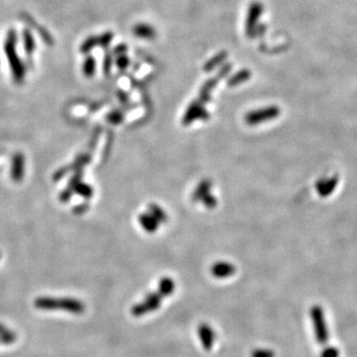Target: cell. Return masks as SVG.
Returning a JSON list of instances; mask_svg holds the SVG:
<instances>
[{"label": "cell", "mask_w": 357, "mask_h": 357, "mask_svg": "<svg viewBox=\"0 0 357 357\" xmlns=\"http://www.w3.org/2000/svg\"><path fill=\"white\" fill-rule=\"evenodd\" d=\"M7 328L3 325V324H1V323H0V334H2V333H4V331L6 330Z\"/></svg>", "instance_id": "74e56055"}, {"label": "cell", "mask_w": 357, "mask_h": 357, "mask_svg": "<svg viewBox=\"0 0 357 357\" xmlns=\"http://www.w3.org/2000/svg\"><path fill=\"white\" fill-rule=\"evenodd\" d=\"M227 52L226 51H221V52L217 53L215 56H214L213 58H211L206 64L203 66V71L206 72H210L213 71L214 69H216L217 67H219L220 65H223L224 62L227 59Z\"/></svg>", "instance_id": "2e32d148"}, {"label": "cell", "mask_w": 357, "mask_h": 357, "mask_svg": "<svg viewBox=\"0 0 357 357\" xmlns=\"http://www.w3.org/2000/svg\"><path fill=\"white\" fill-rule=\"evenodd\" d=\"M112 62H113V59H112V54H107L104 60V64H103V69H104V71L106 74H108L110 72V70H111V67H112Z\"/></svg>", "instance_id": "d6a6232c"}, {"label": "cell", "mask_w": 357, "mask_h": 357, "mask_svg": "<svg viewBox=\"0 0 357 357\" xmlns=\"http://www.w3.org/2000/svg\"><path fill=\"white\" fill-rule=\"evenodd\" d=\"M130 64V61L128 59V57H127L126 55H121V56H118L115 60V65L117 66L118 69L120 70H125L126 68H128Z\"/></svg>", "instance_id": "f1b7e54d"}, {"label": "cell", "mask_w": 357, "mask_h": 357, "mask_svg": "<svg viewBox=\"0 0 357 357\" xmlns=\"http://www.w3.org/2000/svg\"><path fill=\"white\" fill-rule=\"evenodd\" d=\"M148 211H149V214L154 216L158 220L159 223H164L168 220V216L165 214V212L159 206L155 205V203L149 205Z\"/></svg>", "instance_id": "44dd1931"}, {"label": "cell", "mask_w": 357, "mask_h": 357, "mask_svg": "<svg viewBox=\"0 0 357 357\" xmlns=\"http://www.w3.org/2000/svg\"><path fill=\"white\" fill-rule=\"evenodd\" d=\"M220 81V79L218 78L217 75H215V78H213L211 80H209L207 83H205L200 89L199 91V96H198V101L200 104L205 105L208 104L209 101L211 100V94H212V90L214 89V88L216 87V85L218 84V82Z\"/></svg>", "instance_id": "8fae6325"}, {"label": "cell", "mask_w": 357, "mask_h": 357, "mask_svg": "<svg viewBox=\"0 0 357 357\" xmlns=\"http://www.w3.org/2000/svg\"><path fill=\"white\" fill-rule=\"evenodd\" d=\"M17 339V336L13 331L6 329L4 333L0 334V344H10L13 343Z\"/></svg>", "instance_id": "cb8c5ba5"}, {"label": "cell", "mask_w": 357, "mask_h": 357, "mask_svg": "<svg viewBox=\"0 0 357 357\" xmlns=\"http://www.w3.org/2000/svg\"><path fill=\"white\" fill-rule=\"evenodd\" d=\"M232 69V64H223L222 67L217 71V74L216 75L221 80V79L224 78V76H226L229 72H231Z\"/></svg>", "instance_id": "836d02e7"}, {"label": "cell", "mask_w": 357, "mask_h": 357, "mask_svg": "<svg viewBox=\"0 0 357 357\" xmlns=\"http://www.w3.org/2000/svg\"><path fill=\"white\" fill-rule=\"evenodd\" d=\"M209 117H210V114L208 110L203 107V105L200 104L198 100H195L187 108L182 122L185 125H189L196 119L208 120Z\"/></svg>", "instance_id": "52a82bcc"}, {"label": "cell", "mask_w": 357, "mask_h": 357, "mask_svg": "<svg viewBox=\"0 0 357 357\" xmlns=\"http://www.w3.org/2000/svg\"><path fill=\"white\" fill-rule=\"evenodd\" d=\"M236 269L234 265L228 262H217L212 266L211 272L213 276H214L217 279H224L227 277H231L235 273Z\"/></svg>", "instance_id": "30bf717a"}, {"label": "cell", "mask_w": 357, "mask_h": 357, "mask_svg": "<svg viewBox=\"0 0 357 357\" xmlns=\"http://www.w3.org/2000/svg\"><path fill=\"white\" fill-rule=\"evenodd\" d=\"M175 288L176 286H175V282L173 281V280L169 277H164L163 279H161V281L159 283L158 292L163 297H167V296H170L174 292Z\"/></svg>", "instance_id": "ac0fdd59"}, {"label": "cell", "mask_w": 357, "mask_h": 357, "mask_svg": "<svg viewBox=\"0 0 357 357\" xmlns=\"http://www.w3.org/2000/svg\"><path fill=\"white\" fill-rule=\"evenodd\" d=\"M99 46V42H98V36H89L88 37L81 45V53L87 55L89 53H90L91 51L96 47Z\"/></svg>", "instance_id": "ffe728a7"}, {"label": "cell", "mask_w": 357, "mask_h": 357, "mask_svg": "<svg viewBox=\"0 0 357 357\" xmlns=\"http://www.w3.org/2000/svg\"><path fill=\"white\" fill-rule=\"evenodd\" d=\"M250 357H275V353L271 349H255L251 352Z\"/></svg>", "instance_id": "83f0119b"}, {"label": "cell", "mask_w": 357, "mask_h": 357, "mask_svg": "<svg viewBox=\"0 0 357 357\" xmlns=\"http://www.w3.org/2000/svg\"><path fill=\"white\" fill-rule=\"evenodd\" d=\"M72 194H73V191L68 187L66 190L62 191V193L60 194V200L62 202H68L71 199Z\"/></svg>", "instance_id": "e575fe53"}, {"label": "cell", "mask_w": 357, "mask_h": 357, "mask_svg": "<svg viewBox=\"0 0 357 357\" xmlns=\"http://www.w3.org/2000/svg\"><path fill=\"white\" fill-rule=\"evenodd\" d=\"M73 192L76 193L78 195L82 196L83 197L85 198H89L91 197V196L93 195V190L92 188L89 186V185H87V184H84L83 182L79 183L78 185H76L73 189Z\"/></svg>", "instance_id": "603a6c76"}, {"label": "cell", "mask_w": 357, "mask_h": 357, "mask_svg": "<svg viewBox=\"0 0 357 357\" xmlns=\"http://www.w3.org/2000/svg\"><path fill=\"white\" fill-rule=\"evenodd\" d=\"M70 171H71V167L70 166H66V167H62V168H60L55 174H54V176H53V180L54 181H59V180H61V178H64Z\"/></svg>", "instance_id": "1f68e13d"}, {"label": "cell", "mask_w": 357, "mask_h": 357, "mask_svg": "<svg viewBox=\"0 0 357 357\" xmlns=\"http://www.w3.org/2000/svg\"><path fill=\"white\" fill-rule=\"evenodd\" d=\"M22 43L25 53L28 57L34 54L36 49V42L32 32L29 29H24L22 31Z\"/></svg>", "instance_id": "5bb4252c"}, {"label": "cell", "mask_w": 357, "mask_h": 357, "mask_svg": "<svg viewBox=\"0 0 357 357\" xmlns=\"http://www.w3.org/2000/svg\"><path fill=\"white\" fill-rule=\"evenodd\" d=\"M212 187H213L212 181L208 180V178H206V180H202L197 185V187L196 188V190H195V192H194V194L192 196L193 201L201 200L208 194H210Z\"/></svg>", "instance_id": "9a60e30c"}, {"label": "cell", "mask_w": 357, "mask_h": 357, "mask_svg": "<svg viewBox=\"0 0 357 357\" xmlns=\"http://www.w3.org/2000/svg\"><path fill=\"white\" fill-rule=\"evenodd\" d=\"M25 172V158L21 153H17L13 156L12 167H11V178L16 183L20 182Z\"/></svg>", "instance_id": "9c48e42d"}, {"label": "cell", "mask_w": 357, "mask_h": 357, "mask_svg": "<svg viewBox=\"0 0 357 357\" xmlns=\"http://www.w3.org/2000/svg\"><path fill=\"white\" fill-rule=\"evenodd\" d=\"M200 201L203 203V206H205L207 209H210V210L214 209L217 205L216 197L214 196L213 195H211V193L208 194Z\"/></svg>", "instance_id": "4316f807"}, {"label": "cell", "mask_w": 357, "mask_h": 357, "mask_svg": "<svg viewBox=\"0 0 357 357\" xmlns=\"http://www.w3.org/2000/svg\"><path fill=\"white\" fill-rule=\"evenodd\" d=\"M34 305L37 309L44 311L62 310L74 315H82L86 310L85 304L82 301L72 298L40 297L35 300Z\"/></svg>", "instance_id": "6da1fadb"}, {"label": "cell", "mask_w": 357, "mask_h": 357, "mask_svg": "<svg viewBox=\"0 0 357 357\" xmlns=\"http://www.w3.org/2000/svg\"><path fill=\"white\" fill-rule=\"evenodd\" d=\"M197 334L205 350H212L214 340L216 339L214 329L207 323H200L197 327Z\"/></svg>", "instance_id": "ba28073f"}, {"label": "cell", "mask_w": 357, "mask_h": 357, "mask_svg": "<svg viewBox=\"0 0 357 357\" xmlns=\"http://www.w3.org/2000/svg\"><path fill=\"white\" fill-rule=\"evenodd\" d=\"M96 70V61L95 59L89 55L86 57L84 63H83V72L88 78H91V76L95 73Z\"/></svg>", "instance_id": "d6986e66"}, {"label": "cell", "mask_w": 357, "mask_h": 357, "mask_svg": "<svg viewBox=\"0 0 357 357\" xmlns=\"http://www.w3.org/2000/svg\"><path fill=\"white\" fill-rule=\"evenodd\" d=\"M113 40V33L110 31L105 32L104 34H101L100 36H98V42H99V46L103 47L105 49L108 48L109 45L111 44Z\"/></svg>", "instance_id": "d4e9b609"}, {"label": "cell", "mask_w": 357, "mask_h": 357, "mask_svg": "<svg viewBox=\"0 0 357 357\" xmlns=\"http://www.w3.org/2000/svg\"><path fill=\"white\" fill-rule=\"evenodd\" d=\"M250 78H251V71L249 70H247V69L240 70L239 71L235 72L232 76L229 78V80L227 81V86L232 87V88L239 86V85L247 82Z\"/></svg>", "instance_id": "e0dca14e"}, {"label": "cell", "mask_w": 357, "mask_h": 357, "mask_svg": "<svg viewBox=\"0 0 357 357\" xmlns=\"http://www.w3.org/2000/svg\"><path fill=\"white\" fill-rule=\"evenodd\" d=\"M139 222L141 226L145 229V232L149 233H154L158 229V226L160 224L158 220L149 213L141 214L139 215Z\"/></svg>", "instance_id": "4fadbf2b"}, {"label": "cell", "mask_w": 357, "mask_h": 357, "mask_svg": "<svg viewBox=\"0 0 357 357\" xmlns=\"http://www.w3.org/2000/svg\"><path fill=\"white\" fill-rule=\"evenodd\" d=\"M281 113V110L278 107L271 106L256 110H251L245 115V122L249 125H256L266 121L273 120L278 117Z\"/></svg>", "instance_id": "5b68a950"}, {"label": "cell", "mask_w": 357, "mask_h": 357, "mask_svg": "<svg viewBox=\"0 0 357 357\" xmlns=\"http://www.w3.org/2000/svg\"><path fill=\"white\" fill-rule=\"evenodd\" d=\"M123 114L120 111H112L107 115V121L113 124H118L122 122Z\"/></svg>", "instance_id": "4dcf8cb0"}, {"label": "cell", "mask_w": 357, "mask_h": 357, "mask_svg": "<svg viewBox=\"0 0 357 357\" xmlns=\"http://www.w3.org/2000/svg\"><path fill=\"white\" fill-rule=\"evenodd\" d=\"M83 170H76L74 171V174L71 176V178H70V182H69V188L71 189L73 191L74 187L78 185L79 183L82 182V178H83Z\"/></svg>", "instance_id": "484cf974"}, {"label": "cell", "mask_w": 357, "mask_h": 357, "mask_svg": "<svg viewBox=\"0 0 357 357\" xmlns=\"http://www.w3.org/2000/svg\"><path fill=\"white\" fill-rule=\"evenodd\" d=\"M321 357H339V351L337 347H326L321 351Z\"/></svg>", "instance_id": "f546056e"}, {"label": "cell", "mask_w": 357, "mask_h": 357, "mask_svg": "<svg viewBox=\"0 0 357 357\" xmlns=\"http://www.w3.org/2000/svg\"><path fill=\"white\" fill-rule=\"evenodd\" d=\"M0 258H1V253H0Z\"/></svg>", "instance_id": "f35d334b"}, {"label": "cell", "mask_w": 357, "mask_h": 357, "mask_svg": "<svg viewBox=\"0 0 357 357\" xmlns=\"http://www.w3.org/2000/svg\"><path fill=\"white\" fill-rule=\"evenodd\" d=\"M89 210V205H87V203H81V205L76 206L74 209H73V213L76 214H83L84 213H86L87 211Z\"/></svg>", "instance_id": "8d00e7d4"}, {"label": "cell", "mask_w": 357, "mask_h": 357, "mask_svg": "<svg viewBox=\"0 0 357 357\" xmlns=\"http://www.w3.org/2000/svg\"><path fill=\"white\" fill-rule=\"evenodd\" d=\"M91 160V156L90 154H82L80 156L76 157V159L74 160V162L70 166L71 171H76V170H83L84 166H86L87 164H89Z\"/></svg>", "instance_id": "7402d4cb"}, {"label": "cell", "mask_w": 357, "mask_h": 357, "mask_svg": "<svg viewBox=\"0 0 357 357\" xmlns=\"http://www.w3.org/2000/svg\"><path fill=\"white\" fill-rule=\"evenodd\" d=\"M311 318L314 324L317 341L320 344H325L328 340V330L324 321L322 309L320 305H314L311 309Z\"/></svg>", "instance_id": "277c9868"}, {"label": "cell", "mask_w": 357, "mask_h": 357, "mask_svg": "<svg viewBox=\"0 0 357 357\" xmlns=\"http://www.w3.org/2000/svg\"><path fill=\"white\" fill-rule=\"evenodd\" d=\"M16 46V43L5 40L4 53L9 63L14 82L17 84H21L25 79V74H26V67H25V64H23L17 53Z\"/></svg>", "instance_id": "7a4b0ae2"}, {"label": "cell", "mask_w": 357, "mask_h": 357, "mask_svg": "<svg viewBox=\"0 0 357 357\" xmlns=\"http://www.w3.org/2000/svg\"><path fill=\"white\" fill-rule=\"evenodd\" d=\"M126 51H127V46L125 44H119L114 48L113 55H115L116 57L121 56V55H125Z\"/></svg>", "instance_id": "d590c367"}, {"label": "cell", "mask_w": 357, "mask_h": 357, "mask_svg": "<svg viewBox=\"0 0 357 357\" xmlns=\"http://www.w3.org/2000/svg\"><path fill=\"white\" fill-rule=\"evenodd\" d=\"M264 11L263 5L260 2H253L250 4L245 21V31L248 37H253L254 31L256 29L258 21Z\"/></svg>", "instance_id": "8992f818"}, {"label": "cell", "mask_w": 357, "mask_h": 357, "mask_svg": "<svg viewBox=\"0 0 357 357\" xmlns=\"http://www.w3.org/2000/svg\"><path fill=\"white\" fill-rule=\"evenodd\" d=\"M133 34L141 39L153 40L156 37V30L147 23H138L133 27Z\"/></svg>", "instance_id": "7c38bea8"}, {"label": "cell", "mask_w": 357, "mask_h": 357, "mask_svg": "<svg viewBox=\"0 0 357 357\" xmlns=\"http://www.w3.org/2000/svg\"><path fill=\"white\" fill-rule=\"evenodd\" d=\"M162 298L163 296L158 291L149 293L143 302L134 304L131 308L132 316L138 318L146 315L147 313L158 310L161 305Z\"/></svg>", "instance_id": "3957f363"}]
</instances>
